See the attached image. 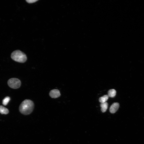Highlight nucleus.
Here are the masks:
<instances>
[{"instance_id": "nucleus-1", "label": "nucleus", "mask_w": 144, "mask_h": 144, "mask_svg": "<svg viewBox=\"0 0 144 144\" xmlns=\"http://www.w3.org/2000/svg\"><path fill=\"white\" fill-rule=\"evenodd\" d=\"M34 107V104L32 100L26 99L23 101L19 106V110L20 112L25 115L31 114Z\"/></svg>"}, {"instance_id": "nucleus-2", "label": "nucleus", "mask_w": 144, "mask_h": 144, "mask_svg": "<svg viewBox=\"0 0 144 144\" xmlns=\"http://www.w3.org/2000/svg\"><path fill=\"white\" fill-rule=\"evenodd\" d=\"M11 57L13 60L21 63H24L27 60L26 55L20 50L13 52L11 54Z\"/></svg>"}, {"instance_id": "nucleus-3", "label": "nucleus", "mask_w": 144, "mask_h": 144, "mask_svg": "<svg viewBox=\"0 0 144 144\" xmlns=\"http://www.w3.org/2000/svg\"><path fill=\"white\" fill-rule=\"evenodd\" d=\"M8 84L9 87L13 89H17L20 87L21 82L20 80L16 78L9 79L8 81Z\"/></svg>"}, {"instance_id": "nucleus-4", "label": "nucleus", "mask_w": 144, "mask_h": 144, "mask_svg": "<svg viewBox=\"0 0 144 144\" xmlns=\"http://www.w3.org/2000/svg\"><path fill=\"white\" fill-rule=\"evenodd\" d=\"M50 97L53 98H56L60 97L61 94L59 91L54 89L51 90L50 93Z\"/></svg>"}, {"instance_id": "nucleus-5", "label": "nucleus", "mask_w": 144, "mask_h": 144, "mask_svg": "<svg viewBox=\"0 0 144 144\" xmlns=\"http://www.w3.org/2000/svg\"><path fill=\"white\" fill-rule=\"evenodd\" d=\"M119 107V104L117 102L113 103L110 108V111L111 113H114L118 110Z\"/></svg>"}, {"instance_id": "nucleus-6", "label": "nucleus", "mask_w": 144, "mask_h": 144, "mask_svg": "<svg viewBox=\"0 0 144 144\" xmlns=\"http://www.w3.org/2000/svg\"><path fill=\"white\" fill-rule=\"evenodd\" d=\"M108 104L106 102L101 103L100 105L101 111L102 112H105L106 111L108 107Z\"/></svg>"}, {"instance_id": "nucleus-7", "label": "nucleus", "mask_w": 144, "mask_h": 144, "mask_svg": "<svg viewBox=\"0 0 144 144\" xmlns=\"http://www.w3.org/2000/svg\"><path fill=\"white\" fill-rule=\"evenodd\" d=\"M9 113V111L8 109L2 105L0 106V113L2 114H6Z\"/></svg>"}, {"instance_id": "nucleus-8", "label": "nucleus", "mask_w": 144, "mask_h": 144, "mask_svg": "<svg viewBox=\"0 0 144 144\" xmlns=\"http://www.w3.org/2000/svg\"><path fill=\"white\" fill-rule=\"evenodd\" d=\"M109 98L108 95H105L99 98V101L101 103L106 102L108 100Z\"/></svg>"}, {"instance_id": "nucleus-9", "label": "nucleus", "mask_w": 144, "mask_h": 144, "mask_svg": "<svg viewBox=\"0 0 144 144\" xmlns=\"http://www.w3.org/2000/svg\"><path fill=\"white\" fill-rule=\"evenodd\" d=\"M116 91L115 90H110L108 92V95L109 97L113 98L116 95Z\"/></svg>"}, {"instance_id": "nucleus-10", "label": "nucleus", "mask_w": 144, "mask_h": 144, "mask_svg": "<svg viewBox=\"0 0 144 144\" xmlns=\"http://www.w3.org/2000/svg\"><path fill=\"white\" fill-rule=\"evenodd\" d=\"M10 100V98L9 97H6L3 100V104L5 106L6 105Z\"/></svg>"}, {"instance_id": "nucleus-11", "label": "nucleus", "mask_w": 144, "mask_h": 144, "mask_svg": "<svg viewBox=\"0 0 144 144\" xmlns=\"http://www.w3.org/2000/svg\"><path fill=\"white\" fill-rule=\"evenodd\" d=\"M38 0H27L26 2L29 3H33L37 1Z\"/></svg>"}]
</instances>
